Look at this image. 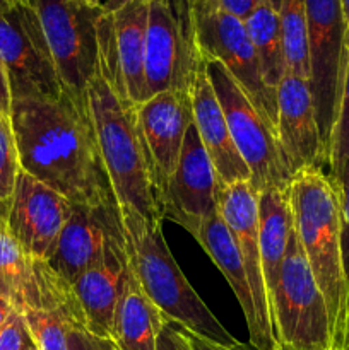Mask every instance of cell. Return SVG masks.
Instances as JSON below:
<instances>
[{"label": "cell", "instance_id": "f1b7e54d", "mask_svg": "<svg viewBox=\"0 0 349 350\" xmlns=\"http://www.w3.org/2000/svg\"><path fill=\"white\" fill-rule=\"evenodd\" d=\"M29 330L23 313L17 310L10 311L5 325L0 330V350H26L33 345Z\"/></svg>", "mask_w": 349, "mask_h": 350}, {"label": "cell", "instance_id": "d6986e66", "mask_svg": "<svg viewBox=\"0 0 349 350\" xmlns=\"http://www.w3.org/2000/svg\"><path fill=\"white\" fill-rule=\"evenodd\" d=\"M194 125L222 187L250 181V170L233 144L224 111L205 70V57L198 64L190 85Z\"/></svg>", "mask_w": 349, "mask_h": 350}, {"label": "cell", "instance_id": "cb8c5ba5", "mask_svg": "<svg viewBox=\"0 0 349 350\" xmlns=\"http://www.w3.org/2000/svg\"><path fill=\"white\" fill-rule=\"evenodd\" d=\"M243 23L259 58L263 79L267 85L277 92V85L287 74L279 12L274 9L270 0H263Z\"/></svg>", "mask_w": 349, "mask_h": 350}, {"label": "cell", "instance_id": "83f0119b", "mask_svg": "<svg viewBox=\"0 0 349 350\" xmlns=\"http://www.w3.org/2000/svg\"><path fill=\"white\" fill-rule=\"evenodd\" d=\"M19 171V154L10 115L0 109V217L5 215Z\"/></svg>", "mask_w": 349, "mask_h": 350}, {"label": "cell", "instance_id": "ab89813d", "mask_svg": "<svg viewBox=\"0 0 349 350\" xmlns=\"http://www.w3.org/2000/svg\"><path fill=\"white\" fill-rule=\"evenodd\" d=\"M16 2H21V0H0V10L7 9V7H10L12 3H16Z\"/></svg>", "mask_w": 349, "mask_h": 350}, {"label": "cell", "instance_id": "2e32d148", "mask_svg": "<svg viewBox=\"0 0 349 350\" xmlns=\"http://www.w3.org/2000/svg\"><path fill=\"white\" fill-rule=\"evenodd\" d=\"M70 212L64 195L21 170L2 219L27 256L50 262Z\"/></svg>", "mask_w": 349, "mask_h": 350}, {"label": "cell", "instance_id": "e0dca14e", "mask_svg": "<svg viewBox=\"0 0 349 350\" xmlns=\"http://www.w3.org/2000/svg\"><path fill=\"white\" fill-rule=\"evenodd\" d=\"M133 109L154 187L161 197L177 170L185 135L194 123L190 91L159 92Z\"/></svg>", "mask_w": 349, "mask_h": 350}, {"label": "cell", "instance_id": "d6a6232c", "mask_svg": "<svg viewBox=\"0 0 349 350\" xmlns=\"http://www.w3.org/2000/svg\"><path fill=\"white\" fill-rule=\"evenodd\" d=\"M263 0H219V9L245 21Z\"/></svg>", "mask_w": 349, "mask_h": 350}, {"label": "cell", "instance_id": "6da1fadb", "mask_svg": "<svg viewBox=\"0 0 349 350\" xmlns=\"http://www.w3.org/2000/svg\"><path fill=\"white\" fill-rule=\"evenodd\" d=\"M10 123L21 170L70 204L118 207L99 152L89 103L67 91L58 99H12Z\"/></svg>", "mask_w": 349, "mask_h": 350}, {"label": "cell", "instance_id": "f546056e", "mask_svg": "<svg viewBox=\"0 0 349 350\" xmlns=\"http://www.w3.org/2000/svg\"><path fill=\"white\" fill-rule=\"evenodd\" d=\"M339 200H341V214H342V250H344V263L346 272L349 277V163L342 171L341 178L335 181Z\"/></svg>", "mask_w": 349, "mask_h": 350}, {"label": "cell", "instance_id": "60d3db41", "mask_svg": "<svg viewBox=\"0 0 349 350\" xmlns=\"http://www.w3.org/2000/svg\"><path fill=\"white\" fill-rule=\"evenodd\" d=\"M270 3H272L274 9L279 10V7H281V3H283V0H270Z\"/></svg>", "mask_w": 349, "mask_h": 350}, {"label": "cell", "instance_id": "8fae6325", "mask_svg": "<svg viewBox=\"0 0 349 350\" xmlns=\"http://www.w3.org/2000/svg\"><path fill=\"white\" fill-rule=\"evenodd\" d=\"M194 21L202 55L224 65L267 125L276 132L277 92L263 79L245 23L221 9L194 10Z\"/></svg>", "mask_w": 349, "mask_h": 350}, {"label": "cell", "instance_id": "277c9868", "mask_svg": "<svg viewBox=\"0 0 349 350\" xmlns=\"http://www.w3.org/2000/svg\"><path fill=\"white\" fill-rule=\"evenodd\" d=\"M88 103L118 207H132L147 222L163 226V208L137 126L135 109L113 91L99 67L88 85Z\"/></svg>", "mask_w": 349, "mask_h": 350}, {"label": "cell", "instance_id": "603a6c76", "mask_svg": "<svg viewBox=\"0 0 349 350\" xmlns=\"http://www.w3.org/2000/svg\"><path fill=\"white\" fill-rule=\"evenodd\" d=\"M195 239L201 243V246L205 250V253L211 256L212 262L216 263V267L221 270L224 279L228 280L229 287H231L233 293H235L236 299H238L240 306H242L243 314H245L246 325H248L250 342H252L257 335L255 304H253L248 277H246L245 265H243L238 245H236L229 228L226 226L221 212L212 215V217L202 226Z\"/></svg>", "mask_w": 349, "mask_h": 350}, {"label": "cell", "instance_id": "ba28073f", "mask_svg": "<svg viewBox=\"0 0 349 350\" xmlns=\"http://www.w3.org/2000/svg\"><path fill=\"white\" fill-rule=\"evenodd\" d=\"M202 58L190 0H151L144 58L149 98L164 91H190Z\"/></svg>", "mask_w": 349, "mask_h": 350}, {"label": "cell", "instance_id": "4dcf8cb0", "mask_svg": "<svg viewBox=\"0 0 349 350\" xmlns=\"http://www.w3.org/2000/svg\"><path fill=\"white\" fill-rule=\"evenodd\" d=\"M156 350H194L188 342L185 330L174 321L164 318V323L157 335Z\"/></svg>", "mask_w": 349, "mask_h": 350}, {"label": "cell", "instance_id": "52a82bcc", "mask_svg": "<svg viewBox=\"0 0 349 350\" xmlns=\"http://www.w3.org/2000/svg\"><path fill=\"white\" fill-rule=\"evenodd\" d=\"M0 62L12 99H58L65 92L31 0L0 10Z\"/></svg>", "mask_w": 349, "mask_h": 350}, {"label": "cell", "instance_id": "5bb4252c", "mask_svg": "<svg viewBox=\"0 0 349 350\" xmlns=\"http://www.w3.org/2000/svg\"><path fill=\"white\" fill-rule=\"evenodd\" d=\"M219 212L238 245L255 304L257 335L250 344L255 350H279L262 272L259 243V193L250 181L226 185L221 188Z\"/></svg>", "mask_w": 349, "mask_h": 350}, {"label": "cell", "instance_id": "7c38bea8", "mask_svg": "<svg viewBox=\"0 0 349 350\" xmlns=\"http://www.w3.org/2000/svg\"><path fill=\"white\" fill-rule=\"evenodd\" d=\"M149 3L133 2L98 21V67L113 91L133 108L149 99L144 58Z\"/></svg>", "mask_w": 349, "mask_h": 350}, {"label": "cell", "instance_id": "3957f363", "mask_svg": "<svg viewBox=\"0 0 349 350\" xmlns=\"http://www.w3.org/2000/svg\"><path fill=\"white\" fill-rule=\"evenodd\" d=\"M127 255L133 275L157 310L185 330L226 347H242L219 323L174 262L163 226L151 224L132 207L120 205Z\"/></svg>", "mask_w": 349, "mask_h": 350}, {"label": "cell", "instance_id": "f35d334b", "mask_svg": "<svg viewBox=\"0 0 349 350\" xmlns=\"http://www.w3.org/2000/svg\"><path fill=\"white\" fill-rule=\"evenodd\" d=\"M342 2V10H344V21H346V27L349 29V0H341Z\"/></svg>", "mask_w": 349, "mask_h": 350}, {"label": "cell", "instance_id": "d590c367", "mask_svg": "<svg viewBox=\"0 0 349 350\" xmlns=\"http://www.w3.org/2000/svg\"><path fill=\"white\" fill-rule=\"evenodd\" d=\"M133 2L149 3L151 0H105V2L101 3V9H103V12L113 14V12H116V10L122 9V7L129 5V3H133Z\"/></svg>", "mask_w": 349, "mask_h": 350}, {"label": "cell", "instance_id": "44dd1931", "mask_svg": "<svg viewBox=\"0 0 349 350\" xmlns=\"http://www.w3.org/2000/svg\"><path fill=\"white\" fill-rule=\"evenodd\" d=\"M164 318L129 265L113 318L112 344L116 350H156Z\"/></svg>", "mask_w": 349, "mask_h": 350}, {"label": "cell", "instance_id": "8d00e7d4", "mask_svg": "<svg viewBox=\"0 0 349 350\" xmlns=\"http://www.w3.org/2000/svg\"><path fill=\"white\" fill-rule=\"evenodd\" d=\"M194 10H216L219 9V0H190Z\"/></svg>", "mask_w": 349, "mask_h": 350}, {"label": "cell", "instance_id": "7a4b0ae2", "mask_svg": "<svg viewBox=\"0 0 349 350\" xmlns=\"http://www.w3.org/2000/svg\"><path fill=\"white\" fill-rule=\"evenodd\" d=\"M287 190L298 239L327 306L332 350H349V277L337 188L322 167H308L291 178Z\"/></svg>", "mask_w": 349, "mask_h": 350}, {"label": "cell", "instance_id": "7bdbcfd3", "mask_svg": "<svg viewBox=\"0 0 349 350\" xmlns=\"http://www.w3.org/2000/svg\"><path fill=\"white\" fill-rule=\"evenodd\" d=\"M26 350H40V349H38V347H36V345H34V344H33V345H29V347H27Z\"/></svg>", "mask_w": 349, "mask_h": 350}, {"label": "cell", "instance_id": "30bf717a", "mask_svg": "<svg viewBox=\"0 0 349 350\" xmlns=\"http://www.w3.org/2000/svg\"><path fill=\"white\" fill-rule=\"evenodd\" d=\"M305 14L310 43L308 84L313 96L325 159L328 161V149L337 116L348 27L341 0H305Z\"/></svg>", "mask_w": 349, "mask_h": 350}, {"label": "cell", "instance_id": "1f68e13d", "mask_svg": "<svg viewBox=\"0 0 349 350\" xmlns=\"http://www.w3.org/2000/svg\"><path fill=\"white\" fill-rule=\"evenodd\" d=\"M68 350H109V340H101L81 325L68 327Z\"/></svg>", "mask_w": 349, "mask_h": 350}, {"label": "cell", "instance_id": "484cf974", "mask_svg": "<svg viewBox=\"0 0 349 350\" xmlns=\"http://www.w3.org/2000/svg\"><path fill=\"white\" fill-rule=\"evenodd\" d=\"M349 163V29L346 33L344 65H342V81L339 91L337 116H335L334 132H332L331 149H328L327 171L332 181L341 178L342 171Z\"/></svg>", "mask_w": 349, "mask_h": 350}, {"label": "cell", "instance_id": "e575fe53", "mask_svg": "<svg viewBox=\"0 0 349 350\" xmlns=\"http://www.w3.org/2000/svg\"><path fill=\"white\" fill-rule=\"evenodd\" d=\"M10 103H12V96H10L9 81H7V74L0 62V109L5 111L7 115H10Z\"/></svg>", "mask_w": 349, "mask_h": 350}, {"label": "cell", "instance_id": "ffe728a7", "mask_svg": "<svg viewBox=\"0 0 349 350\" xmlns=\"http://www.w3.org/2000/svg\"><path fill=\"white\" fill-rule=\"evenodd\" d=\"M127 269L129 258L108 260L88 269L70 282L84 314L86 330L101 340L112 342L113 318Z\"/></svg>", "mask_w": 349, "mask_h": 350}, {"label": "cell", "instance_id": "9a60e30c", "mask_svg": "<svg viewBox=\"0 0 349 350\" xmlns=\"http://www.w3.org/2000/svg\"><path fill=\"white\" fill-rule=\"evenodd\" d=\"M221 181L192 123L173 176L161 193L163 215L197 238L202 226L219 212Z\"/></svg>", "mask_w": 349, "mask_h": 350}, {"label": "cell", "instance_id": "5b68a950", "mask_svg": "<svg viewBox=\"0 0 349 350\" xmlns=\"http://www.w3.org/2000/svg\"><path fill=\"white\" fill-rule=\"evenodd\" d=\"M270 313L279 350H332L327 306L294 226L270 299Z\"/></svg>", "mask_w": 349, "mask_h": 350}, {"label": "cell", "instance_id": "836d02e7", "mask_svg": "<svg viewBox=\"0 0 349 350\" xmlns=\"http://www.w3.org/2000/svg\"><path fill=\"white\" fill-rule=\"evenodd\" d=\"M185 330V328H183ZM185 335H187L188 342H190L192 349L194 350H245L242 347H226V345H221V344H216V342L209 340V338H204L201 337V335H195L192 334V332L185 330Z\"/></svg>", "mask_w": 349, "mask_h": 350}, {"label": "cell", "instance_id": "d4e9b609", "mask_svg": "<svg viewBox=\"0 0 349 350\" xmlns=\"http://www.w3.org/2000/svg\"><path fill=\"white\" fill-rule=\"evenodd\" d=\"M277 12H279L287 74L310 81V43H308L305 0H283Z\"/></svg>", "mask_w": 349, "mask_h": 350}, {"label": "cell", "instance_id": "74e56055", "mask_svg": "<svg viewBox=\"0 0 349 350\" xmlns=\"http://www.w3.org/2000/svg\"><path fill=\"white\" fill-rule=\"evenodd\" d=\"M12 310H14V308L10 306V304L7 303L5 299H2V297H0V330H2L3 325H5L7 318H9L10 311H12Z\"/></svg>", "mask_w": 349, "mask_h": 350}, {"label": "cell", "instance_id": "ee69618b", "mask_svg": "<svg viewBox=\"0 0 349 350\" xmlns=\"http://www.w3.org/2000/svg\"><path fill=\"white\" fill-rule=\"evenodd\" d=\"M109 350H116V347L112 344V342H109Z\"/></svg>", "mask_w": 349, "mask_h": 350}, {"label": "cell", "instance_id": "ac0fdd59", "mask_svg": "<svg viewBox=\"0 0 349 350\" xmlns=\"http://www.w3.org/2000/svg\"><path fill=\"white\" fill-rule=\"evenodd\" d=\"M276 135L291 178L308 167L325 171L327 159L307 79L286 74L277 85Z\"/></svg>", "mask_w": 349, "mask_h": 350}, {"label": "cell", "instance_id": "b9f144b4", "mask_svg": "<svg viewBox=\"0 0 349 350\" xmlns=\"http://www.w3.org/2000/svg\"><path fill=\"white\" fill-rule=\"evenodd\" d=\"M89 3H92V5H98V7H101V3L105 2V0H88Z\"/></svg>", "mask_w": 349, "mask_h": 350}, {"label": "cell", "instance_id": "4316f807", "mask_svg": "<svg viewBox=\"0 0 349 350\" xmlns=\"http://www.w3.org/2000/svg\"><path fill=\"white\" fill-rule=\"evenodd\" d=\"M21 313L26 320L34 345L40 350H68V327L70 325L84 327L72 314L60 310L26 308Z\"/></svg>", "mask_w": 349, "mask_h": 350}, {"label": "cell", "instance_id": "8992f818", "mask_svg": "<svg viewBox=\"0 0 349 350\" xmlns=\"http://www.w3.org/2000/svg\"><path fill=\"white\" fill-rule=\"evenodd\" d=\"M205 70L224 111L233 144L248 166L252 187L257 193L274 188L287 190L291 174L284 164L276 132L267 125L224 65L205 58Z\"/></svg>", "mask_w": 349, "mask_h": 350}, {"label": "cell", "instance_id": "4fadbf2b", "mask_svg": "<svg viewBox=\"0 0 349 350\" xmlns=\"http://www.w3.org/2000/svg\"><path fill=\"white\" fill-rule=\"evenodd\" d=\"M125 258L129 255L120 208L72 204L70 217L48 263L67 282H74L99 263Z\"/></svg>", "mask_w": 349, "mask_h": 350}, {"label": "cell", "instance_id": "7402d4cb", "mask_svg": "<svg viewBox=\"0 0 349 350\" xmlns=\"http://www.w3.org/2000/svg\"><path fill=\"white\" fill-rule=\"evenodd\" d=\"M289 188V187H287ZM289 190H266L259 193V243L262 256V272L266 280L269 304L277 286L287 250V241L293 231Z\"/></svg>", "mask_w": 349, "mask_h": 350}, {"label": "cell", "instance_id": "9c48e42d", "mask_svg": "<svg viewBox=\"0 0 349 350\" xmlns=\"http://www.w3.org/2000/svg\"><path fill=\"white\" fill-rule=\"evenodd\" d=\"M40 16L64 89L88 103L98 70V21L103 9L88 0H31Z\"/></svg>", "mask_w": 349, "mask_h": 350}]
</instances>
